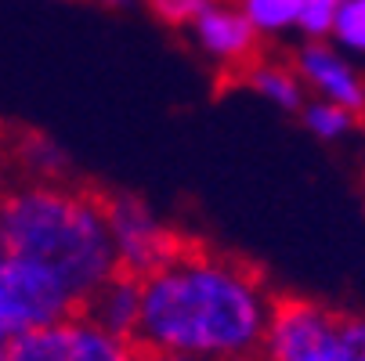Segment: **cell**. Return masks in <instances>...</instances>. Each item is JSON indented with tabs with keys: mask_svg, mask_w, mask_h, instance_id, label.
Here are the masks:
<instances>
[{
	"mask_svg": "<svg viewBox=\"0 0 365 361\" xmlns=\"http://www.w3.org/2000/svg\"><path fill=\"white\" fill-rule=\"evenodd\" d=\"M138 343L113 336L87 315L43 325L11 340V361H138Z\"/></svg>",
	"mask_w": 365,
	"mask_h": 361,
	"instance_id": "obj_6",
	"label": "cell"
},
{
	"mask_svg": "<svg viewBox=\"0 0 365 361\" xmlns=\"http://www.w3.org/2000/svg\"><path fill=\"white\" fill-rule=\"evenodd\" d=\"M141 311H145V282L127 275V271H116L106 286H101L87 303L83 311L94 325H101L113 336H123V340H134L138 343V333H141Z\"/></svg>",
	"mask_w": 365,
	"mask_h": 361,
	"instance_id": "obj_9",
	"label": "cell"
},
{
	"mask_svg": "<svg viewBox=\"0 0 365 361\" xmlns=\"http://www.w3.org/2000/svg\"><path fill=\"white\" fill-rule=\"evenodd\" d=\"M239 80L260 94V98H268L272 105H279L282 113H300L307 105V98H304V80L297 69L282 66V62H272V58H257L250 69L239 73Z\"/></svg>",
	"mask_w": 365,
	"mask_h": 361,
	"instance_id": "obj_10",
	"label": "cell"
},
{
	"mask_svg": "<svg viewBox=\"0 0 365 361\" xmlns=\"http://www.w3.org/2000/svg\"><path fill=\"white\" fill-rule=\"evenodd\" d=\"M0 249L58 275L80 311L120 271L101 195L69 184L29 181L0 199Z\"/></svg>",
	"mask_w": 365,
	"mask_h": 361,
	"instance_id": "obj_2",
	"label": "cell"
},
{
	"mask_svg": "<svg viewBox=\"0 0 365 361\" xmlns=\"http://www.w3.org/2000/svg\"><path fill=\"white\" fill-rule=\"evenodd\" d=\"M293 69L300 73L304 87H311L319 98L333 101V105H340L354 116H365V76L347 62V55L336 43L304 40Z\"/></svg>",
	"mask_w": 365,
	"mask_h": 361,
	"instance_id": "obj_7",
	"label": "cell"
},
{
	"mask_svg": "<svg viewBox=\"0 0 365 361\" xmlns=\"http://www.w3.org/2000/svg\"><path fill=\"white\" fill-rule=\"evenodd\" d=\"M275 296L250 264L188 242L145 278L138 347L192 361H257L264 354Z\"/></svg>",
	"mask_w": 365,
	"mask_h": 361,
	"instance_id": "obj_1",
	"label": "cell"
},
{
	"mask_svg": "<svg viewBox=\"0 0 365 361\" xmlns=\"http://www.w3.org/2000/svg\"><path fill=\"white\" fill-rule=\"evenodd\" d=\"M304 0H242V15L253 22L260 36H282L286 29H297Z\"/></svg>",
	"mask_w": 365,
	"mask_h": 361,
	"instance_id": "obj_12",
	"label": "cell"
},
{
	"mask_svg": "<svg viewBox=\"0 0 365 361\" xmlns=\"http://www.w3.org/2000/svg\"><path fill=\"white\" fill-rule=\"evenodd\" d=\"M217 0H145V8L170 29H192Z\"/></svg>",
	"mask_w": 365,
	"mask_h": 361,
	"instance_id": "obj_15",
	"label": "cell"
},
{
	"mask_svg": "<svg viewBox=\"0 0 365 361\" xmlns=\"http://www.w3.org/2000/svg\"><path fill=\"white\" fill-rule=\"evenodd\" d=\"M257 361H264V357H257Z\"/></svg>",
	"mask_w": 365,
	"mask_h": 361,
	"instance_id": "obj_21",
	"label": "cell"
},
{
	"mask_svg": "<svg viewBox=\"0 0 365 361\" xmlns=\"http://www.w3.org/2000/svg\"><path fill=\"white\" fill-rule=\"evenodd\" d=\"M192 40L206 58H214L225 69H235V76L242 69H250L260 58V36L253 29V22L242 15V8H232V0H217L195 26H192Z\"/></svg>",
	"mask_w": 365,
	"mask_h": 361,
	"instance_id": "obj_8",
	"label": "cell"
},
{
	"mask_svg": "<svg viewBox=\"0 0 365 361\" xmlns=\"http://www.w3.org/2000/svg\"><path fill=\"white\" fill-rule=\"evenodd\" d=\"M138 361H192V357L170 354V350H148V347H141V350H138Z\"/></svg>",
	"mask_w": 365,
	"mask_h": 361,
	"instance_id": "obj_17",
	"label": "cell"
},
{
	"mask_svg": "<svg viewBox=\"0 0 365 361\" xmlns=\"http://www.w3.org/2000/svg\"><path fill=\"white\" fill-rule=\"evenodd\" d=\"M232 4H235V0H232ZM239 4H242V0H239Z\"/></svg>",
	"mask_w": 365,
	"mask_h": 361,
	"instance_id": "obj_20",
	"label": "cell"
},
{
	"mask_svg": "<svg viewBox=\"0 0 365 361\" xmlns=\"http://www.w3.org/2000/svg\"><path fill=\"white\" fill-rule=\"evenodd\" d=\"M264 361H365V315L307 296H275Z\"/></svg>",
	"mask_w": 365,
	"mask_h": 361,
	"instance_id": "obj_3",
	"label": "cell"
},
{
	"mask_svg": "<svg viewBox=\"0 0 365 361\" xmlns=\"http://www.w3.org/2000/svg\"><path fill=\"white\" fill-rule=\"evenodd\" d=\"M19 156H22V167L29 170V177L47 181V184H62V174L69 170L66 152L51 137H43V134H29L19 145Z\"/></svg>",
	"mask_w": 365,
	"mask_h": 361,
	"instance_id": "obj_11",
	"label": "cell"
},
{
	"mask_svg": "<svg viewBox=\"0 0 365 361\" xmlns=\"http://www.w3.org/2000/svg\"><path fill=\"white\" fill-rule=\"evenodd\" d=\"M340 8H344V0H304L300 4V22H297L304 40H329Z\"/></svg>",
	"mask_w": 365,
	"mask_h": 361,
	"instance_id": "obj_16",
	"label": "cell"
},
{
	"mask_svg": "<svg viewBox=\"0 0 365 361\" xmlns=\"http://www.w3.org/2000/svg\"><path fill=\"white\" fill-rule=\"evenodd\" d=\"M98 195H101V210H106V221H109L120 271L145 282L188 246L174 228H167L152 214V206L145 199L130 192H98Z\"/></svg>",
	"mask_w": 365,
	"mask_h": 361,
	"instance_id": "obj_5",
	"label": "cell"
},
{
	"mask_svg": "<svg viewBox=\"0 0 365 361\" xmlns=\"http://www.w3.org/2000/svg\"><path fill=\"white\" fill-rule=\"evenodd\" d=\"M73 315H80V303L58 282V275L0 249V329L8 336L55 325Z\"/></svg>",
	"mask_w": 365,
	"mask_h": 361,
	"instance_id": "obj_4",
	"label": "cell"
},
{
	"mask_svg": "<svg viewBox=\"0 0 365 361\" xmlns=\"http://www.w3.org/2000/svg\"><path fill=\"white\" fill-rule=\"evenodd\" d=\"M329 40L344 55H365V0H344Z\"/></svg>",
	"mask_w": 365,
	"mask_h": 361,
	"instance_id": "obj_14",
	"label": "cell"
},
{
	"mask_svg": "<svg viewBox=\"0 0 365 361\" xmlns=\"http://www.w3.org/2000/svg\"><path fill=\"white\" fill-rule=\"evenodd\" d=\"M11 340L15 336H8L4 329H0V361H11Z\"/></svg>",
	"mask_w": 365,
	"mask_h": 361,
	"instance_id": "obj_18",
	"label": "cell"
},
{
	"mask_svg": "<svg viewBox=\"0 0 365 361\" xmlns=\"http://www.w3.org/2000/svg\"><path fill=\"white\" fill-rule=\"evenodd\" d=\"M98 8H109V11H120V8H130L134 0H94Z\"/></svg>",
	"mask_w": 365,
	"mask_h": 361,
	"instance_id": "obj_19",
	"label": "cell"
},
{
	"mask_svg": "<svg viewBox=\"0 0 365 361\" xmlns=\"http://www.w3.org/2000/svg\"><path fill=\"white\" fill-rule=\"evenodd\" d=\"M300 123L319 141H340L344 134H351L358 116L340 109V105H333V101H326V98H315V101H307V105L300 109Z\"/></svg>",
	"mask_w": 365,
	"mask_h": 361,
	"instance_id": "obj_13",
	"label": "cell"
}]
</instances>
